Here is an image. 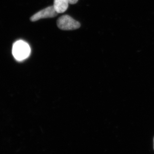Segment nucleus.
Wrapping results in <instances>:
<instances>
[{"label": "nucleus", "mask_w": 154, "mask_h": 154, "mask_svg": "<svg viewBox=\"0 0 154 154\" xmlns=\"http://www.w3.org/2000/svg\"><path fill=\"white\" fill-rule=\"evenodd\" d=\"M30 52V46L25 42L20 40L14 43L13 54L14 57L17 60H24L28 57Z\"/></svg>", "instance_id": "1"}, {"label": "nucleus", "mask_w": 154, "mask_h": 154, "mask_svg": "<svg viewBox=\"0 0 154 154\" xmlns=\"http://www.w3.org/2000/svg\"><path fill=\"white\" fill-rule=\"evenodd\" d=\"M57 24L59 28L64 30H76L81 26L79 22L67 15L60 17L57 19Z\"/></svg>", "instance_id": "2"}, {"label": "nucleus", "mask_w": 154, "mask_h": 154, "mask_svg": "<svg viewBox=\"0 0 154 154\" xmlns=\"http://www.w3.org/2000/svg\"><path fill=\"white\" fill-rule=\"evenodd\" d=\"M58 14L53 6H50L34 14L30 17V20L31 22H36L40 19L53 18Z\"/></svg>", "instance_id": "3"}, {"label": "nucleus", "mask_w": 154, "mask_h": 154, "mask_svg": "<svg viewBox=\"0 0 154 154\" xmlns=\"http://www.w3.org/2000/svg\"><path fill=\"white\" fill-rule=\"evenodd\" d=\"M69 4L68 0H54L53 6L58 14H62L67 10Z\"/></svg>", "instance_id": "4"}, {"label": "nucleus", "mask_w": 154, "mask_h": 154, "mask_svg": "<svg viewBox=\"0 0 154 154\" xmlns=\"http://www.w3.org/2000/svg\"><path fill=\"white\" fill-rule=\"evenodd\" d=\"M79 0H68L69 4L71 5H74L76 4Z\"/></svg>", "instance_id": "5"}]
</instances>
